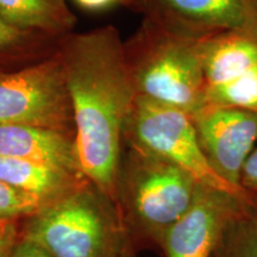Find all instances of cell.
<instances>
[{"label": "cell", "mask_w": 257, "mask_h": 257, "mask_svg": "<svg viewBox=\"0 0 257 257\" xmlns=\"http://www.w3.org/2000/svg\"><path fill=\"white\" fill-rule=\"evenodd\" d=\"M9 257H53L46 249L42 248L40 244H37L34 240L24 238L21 236V238L12 249Z\"/></svg>", "instance_id": "obj_19"}, {"label": "cell", "mask_w": 257, "mask_h": 257, "mask_svg": "<svg viewBox=\"0 0 257 257\" xmlns=\"http://www.w3.org/2000/svg\"><path fill=\"white\" fill-rule=\"evenodd\" d=\"M202 185L168 161L128 146L118 179L117 204L137 250L159 249L187 213Z\"/></svg>", "instance_id": "obj_3"}, {"label": "cell", "mask_w": 257, "mask_h": 257, "mask_svg": "<svg viewBox=\"0 0 257 257\" xmlns=\"http://www.w3.org/2000/svg\"><path fill=\"white\" fill-rule=\"evenodd\" d=\"M200 53L207 87L229 81L257 67V34L230 32L204 38Z\"/></svg>", "instance_id": "obj_11"}, {"label": "cell", "mask_w": 257, "mask_h": 257, "mask_svg": "<svg viewBox=\"0 0 257 257\" xmlns=\"http://www.w3.org/2000/svg\"><path fill=\"white\" fill-rule=\"evenodd\" d=\"M257 202L201 186L187 213L163 236V257H212L230 221Z\"/></svg>", "instance_id": "obj_9"}, {"label": "cell", "mask_w": 257, "mask_h": 257, "mask_svg": "<svg viewBox=\"0 0 257 257\" xmlns=\"http://www.w3.org/2000/svg\"><path fill=\"white\" fill-rule=\"evenodd\" d=\"M22 237L53 257H137L119 207L86 181L22 225Z\"/></svg>", "instance_id": "obj_2"}, {"label": "cell", "mask_w": 257, "mask_h": 257, "mask_svg": "<svg viewBox=\"0 0 257 257\" xmlns=\"http://www.w3.org/2000/svg\"><path fill=\"white\" fill-rule=\"evenodd\" d=\"M192 118L212 169L242 188L240 172L257 143V112L205 104Z\"/></svg>", "instance_id": "obj_8"}, {"label": "cell", "mask_w": 257, "mask_h": 257, "mask_svg": "<svg viewBox=\"0 0 257 257\" xmlns=\"http://www.w3.org/2000/svg\"><path fill=\"white\" fill-rule=\"evenodd\" d=\"M0 157L30 161L81 175L74 141L53 128L0 124Z\"/></svg>", "instance_id": "obj_10"}, {"label": "cell", "mask_w": 257, "mask_h": 257, "mask_svg": "<svg viewBox=\"0 0 257 257\" xmlns=\"http://www.w3.org/2000/svg\"><path fill=\"white\" fill-rule=\"evenodd\" d=\"M240 187L257 195V146L244 163L239 178Z\"/></svg>", "instance_id": "obj_18"}, {"label": "cell", "mask_w": 257, "mask_h": 257, "mask_svg": "<svg viewBox=\"0 0 257 257\" xmlns=\"http://www.w3.org/2000/svg\"><path fill=\"white\" fill-rule=\"evenodd\" d=\"M24 31L21 30V29H17L0 21V48L16 43V42L21 40Z\"/></svg>", "instance_id": "obj_20"}, {"label": "cell", "mask_w": 257, "mask_h": 257, "mask_svg": "<svg viewBox=\"0 0 257 257\" xmlns=\"http://www.w3.org/2000/svg\"><path fill=\"white\" fill-rule=\"evenodd\" d=\"M75 2L83 9L98 11V10L108 9L119 3H127V0H75Z\"/></svg>", "instance_id": "obj_21"}, {"label": "cell", "mask_w": 257, "mask_h": 257, "mask_svg": "<svg viewBox=\"0 0 257 257\" xmlns=\"http://www.w3.org/2000/svg\"><path fill=\"white\" fill-rule=\"evenodd\" d=\"M43 207L44 205L36 198L0 180V219H27Z\"/></svg>", "instance_id": "obj_16"}, {"label": "cell", "mask_w": 257, "mask_h": 257, "mask_svg": "<svg viewBox=\"0 0 257 257\" xmlns=\"http://www.w3.org/2000/svg\"><path fill=\"white\" fill-rule=\"evenodd\" d=\"M61 62L79 172L117 204L125 126L137 98L124 44L114 28L96 29L73 38Z\"/></svg>", "instance_id": "obj_1"}, {"label": "cell", "mask_w": 257, "mask_h": 257, "mask_svg": "<svg viewBox=\"0 0 257 257\" xmlns=\"http://www.w3.org/2000/svg\"><path fill=\"white\" fill-rule=\"evenodd\" d=\"M0 21L21 29H61L72 23L66 0H0Z\"/></svg>", "instance_id": "obj_13"}, {"label": "cell", "mask_w": 257, "mask_h": 257, "mask_svg": "<svg viewBox=\"0 0 257 257\" xmlns=\"http://www.w3.org/2000/svg\"><path fill=\"white\" fill-rule=\"evenodd\" d=\"M159 23L204 40L230 32L257 34L256 0H127Z\"/></svg>", "instance_id": "obj_7"}, {"label": "cell", "mask_w": 257, "mask_h": 257, "mask_svg": "<svg viewBox=\"0 0 257 257\" xmlns=\"http://www.w3.org/2000/svg\"><path fill=\"white\" fill-rule=\"evenodd\" d=\"M0 180L36 198L44 206L69 194L87 181L81 175L10 157H0Z\"/></svg>", "instance_id": "obj_12"}, {"label": "cell", "mask_w": 257, "mask_h": 257, "mask_svg": "<svg viewBox=\"0 0 257 257\" xmlns=\"http://www.w3.org/2000/svg\"><path fill=\"white\" fill-rule=\"evenodd\" d=\"M73 120L61 60L0 76V124L64 133Z\"/></svg>", "instance_id": "obj_6"}, {"label": "cell", "mask_w": 257, "mask_h": 257, "mask_svg": "<svg viewBox=\"0 0 257 257\" xmlns=\"http://www.w3.org/2000/svg\"><path fill=\"white\" fill-rule=\"evenodd\" d=\"M125 56L137 96L193 115L205 105L200 40L146 17Z\"/></svg>", "instance_id": "obj_4"}, {"label": "cell", "mask_w": 257, "mask_h": 257, "mask_svg": "<svg viewBox=\"0 0 257 257\" xmlns=\"http://www.w3.org/2000/svg\"><path fill=\"white\" fill-rule=\"evenodd\" d=\"M256 4H257V0H256Z\"/></svg>", "instance_id": "obj_22"}, {"label": "cell", "mask_w": 257, "mask_h": 257, "mask_svg": "<svg viewBox=\"0 0 257 257\" xmlns=\"http://www.w3.org/2000/svg\"><path fill=\"white\" fill-rule=\"evenodd\" d=\"M22 236L17 219H0V257H9Z\"/></svg>", "instance_id": "obj_17"}, {"label": "cell", "mask_w": 257, "mask_h": 257, "mask_svg": "<svg viewBox=\"0 0 257 257\" xmlns=\"http://www.w3.org/2000/svg\"><path fill=\"white\" fill-rule=\"evenodd\" d=\"M205 104L257 112V67L206 88Z\"/></svg>", "instance_id": "obj_15"}, {"label": "cell", "mask_w": 257, "mask_h": 257, "mask_svg": "<svg viewBox=\"0 0 257 257\" xmlns=\"http://www.w3.org/2000/svg\"><path fill=\"white\" fill-rule=\"evenodd\" d=\"M124 141L178 166L205 187L257 202L256 194L230 185L212 169L187 112L137 96L125 126Z\"/></svg>", "instance_id": "obj_5"}, {"label": "cell", "mask_w": 257, "mask_h": 257, "mask_svg": "<svg viewBox=\"0 0 257 257\" xmlns=\"http://www.w3.org/2000/svg\"><path fill=\"white\" fill-rule=\"evenodd\" d=\"M212 257H257V207L246 208L230 221Z\"/></svg>", "instance_id": "obj_14"}]
</instances>
